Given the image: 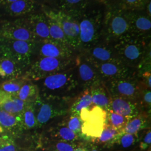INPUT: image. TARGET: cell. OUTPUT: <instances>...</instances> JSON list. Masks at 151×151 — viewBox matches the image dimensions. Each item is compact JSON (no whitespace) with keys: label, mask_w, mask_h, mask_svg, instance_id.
<instances>
[{"label":"cell","mask_w":151,"mask_h":151,"mask_svg":"<svg viewBox=\"0 0 151 151\" xmlns=\"http://www.w3.org/2000/svg\"><path fill=\"white\" fill-rule=\"evenodd\" d=\"M80 117L83 122L105 125L106 119V111L103 108L93 105L89 108L82 109Z\"/></svg>","instance_id":"cell-22"},{"label":"cell","mask_w":151,"mask_h":151,"mask_svg":"<svg viewBox=\"0 0 151 151\" xmlns=\"http://www.w3.org/2000/svg\"><path fill=\"white\" fill-rule=\"evenodd\" d=\"M69 115V116L65 118L60 123L65 125L81 138V127L83 122L81 120L80 115Z\"/></svg>","instance_id":"cell-37"},{"label":"cell","mask_w":151,"mask_h":151,"mask_svg":"<svg viewBox=\"0 0 151 151\" xmlns=\"http://www.w3.org/2000/svg\"><path fill=\"white\" fill-rule=\"evenodd\" d=\"M88 151H101L100 148L96 145H92L90 146V150H88Z\"/></svg>","instance_id":"cell-44"},{"label":"cell","mask_w":151,"mask_h":151,"mask_svg":"<svg viewBox=\"0 0 151 151\" xmlns=\"http://www.w3.org/2000/svg\"><path fill=\"white\" fill-rule=\"evenodd\" d=\"M16 97L25 103H34L39 97L38 85L32 81H27L22 87Z\"/></svg>","instance_id":"cell-28"},{"label":"cell","mask_w":151,"mask_h":151,"mask_svg":"<svg viewBox=\"0 0 151 151\" xmlns=\"http://www.w3.org/2000/svg\"><path fill=\"white\" fill-rule=\"evenodd\" d=\"M25 18L38 42L50 39L47 17L43 12L31 14Z\"/></svg>","instance_id":"cell-18"},{"label":"cell","mask_w":151,"mask_h":151,"mask_svg":"<svg viewBox=\"0 0 151 151\" xmlns=\"http://www.w3.org/2000/svg\"><path fill=\"white\" fill-rule=\"evenodd\" d=\"M122 132L105 124L101 135L99 138L93 139L92 142L102 145L104 147L110 148L114 145V141L117 136Z\"/></svg>","instance_id":"cell-27"},{"label":"cell","mask_w":151,"mask_h":151,"mask_svg":"<svg viewBox=\"0 0 151 151\" xmlns=\"http://www.w3.org/2000/svg\"><path fill=\"white\" fill-rule=\"evenodd\" d=\"M46 17L48 25L50 39L57 43L70 47L67 38L65 36V33L63 32L59 24L52 19L47 17Z\"/></svg>","instance_id":"cell-32"},{"label":"cell","mask_w":151,"mask_h":151,"mask_svg":"<svg viewBox=\"0 0 151 151\" xmlns=\"http://www.w3.org/2000/svg\"><path fill=\"white\" fill-rule=\"evenodd\" d=\"M0 38L7 39L38 42L26 18L15 21H4L0 27Z\"/></svg>","instance_id":"cell-10"},{"label":"cell","mask_w":151,"mask_h":151,"mask_svg":"<svg viewBox=\"0 0 151 151\" xmlns=\"http://www.w3.org/2000/svg\"><path fill=\"white\" fill-rule=\"evenodd\" d=\"M151 0L148 1V2L147 4L145 9V12L146 15L149 17L151 18Z\"/></svg>","instance_id":"cell-42"},{"label":"cell","mask_w":151,"mask_h":151,"mask_svg":"<svg viewBox=\"0 0 151 151\" xmlns=\"http://www.w3.org/2000/svg\"><path fill=\"white\" fill-rule=\"evenodd\" d=\"M45 16L59 24L64 32L68 44L75 52H79L80 48V29L78 20L70 15L55 9L42 6Z\"/></svg>","instance_id":"cell-8"},{"label":"cell","mask_w":151,"mask_h":151,"mask_svg":"<svg viewBox=\"0 0 151 151\" xmlns=\"http://www.w3.org/2000/svg\"><path fill=\"white\" fill-rule=\"evenodd\" d=\"M138 78L140 80L142 84L147 88L151 89V70L146 71L142 73Z\"/></svg>","instance_id":"cell-41"},{"label":"cell","mask_w":151,"mask_h":151,"mask_svg":"<svg viewBox=\"0 0 151 151\" xmlns=\"http://www.w3.org/2000/svg\"><path fill=\"white\" fill-rule=\"evenodd\" d=\"M46 144L44 148L54 151H75L79 147L82 146L77 142H69L50 139H48Z\"/></svg>","instance_id":"cell-34"},{"label":"cell","mask_w":151,"mask_h":151,"mask_svg":"<svg viewBox=\"0 0 151 151\" xmlns=\"http://www.w3.org/2000/svg\"><path fill=\"white\" fill-rule=\"evenodd\" d=\"M108 110L130 119L142 111L137 102L120 97H111Z\"/></svg>","instance_id":"cell-17"},{"label":"cell","mask_w":151,"mask_h":151,"mask_svg":"<svg viewBox=\"0 0 151 151\" xmlns=\"http://www.w3.org/2000/svg\"><path fill=\"white\" fill-rule=\"evenodd\" d=\"M151 38H145L132 33L128 34L113 44L119 60L124 65L137 69Z\"/></svg>","instance_id":"cell-4"},{"label":"cell","mask_w":151,"mask_h":151,"mask_svg":"<svg viewBox=\"0 0 151 151\" xmlns=\"http://www.w3.org/2000/svg\"></svg>","instance_id":"cell-52"},{"label":"cell","mask_w":151,"mask_h":151,"mask_svg":"<svg viewBox=\"0 0 151 151\" xmlns=\"http://www.w3.org/2000/svg\"><path fill=\"white\" fill-rule=\"evenodd\" d=\"M20 114L14 115L0 109V125L6 134L14 138L18 137L24 131Z\"/></svg>","instance_id":"cell-19"},{"label":"cell","mask_w":151,"mask_h":151,"mask_svg":"<svg viewBox=\"0 0 151 151\" xmlns=\"http://www.w3.org/2000/svg\"><path fill=\"white\" fill-rule=\"evenodd\" d=\"M27 104V103L12 96L0 106V109L12 115H18L22 113Z\"/></svg>","instance_id":"cell-31"},{"label":"cell","mask_w":151,"mask_h":151,"mask_svg":"<svg viewBox=\"0 0 151 151\" xmlns=\"http://www.w3.org/2000/svg\"><path fill=\"white\" fill-rule=\"evenodd\" d=\"M35 5L36 3L31 0H16L4 7L10 16H20L31 13L34 11Z\"/></svg>","instance_id":"cell-26"},{"label":"cell","mask_w":151,"mask_h":151,"mask_svg":"<svg viewBox=\"0 0 151 151\" xmlns=\"http://www.w3.org/2000/svg\"><path fill=\"white\" fill-rule=\"evenodd\" d=\"M37 43L0 38V53L1 56L14 60L24 70L32 63Z\"/></svg>","instance_id":"cell-6"},{"label":"cell","mask_w":151,"mask_h":151,"mask_svg":"<svg viewBox=\"0 0 151 151\" xmlns=\"http://www.w3.org/2000/svg\"><path fill=\"white\" fill-rule=\"evenodd\" d=\"M104 9L101 40L113 44L120 38L131 33L125 11L116 5L106 4Z\"/></svg>","instance_id":"cell-2"},{"label":"cell","mask_w":151,"mask_h":151,"mask_svg":"<svg viewBox=\"0 0 151 151\" xmlns=\"http://www.w3.org/2000/svg\"><path fill=\"white\" fill-rule=\"evenodd\" d=\"M43 151H52V150H48V149H46V148H44Z\"/></svg>","instance_id":"cell-48"},{"label":"cell","mask_w":151,"mask_h":151,"mask_svg":"<svg viewBox=\"0 0 151 151\" xmlns=\"http://www.w3.org/2000/svg\"><path fill=\"white\" fill-rule=\"evenodd\" d=\"M138 141V134H133L122 132L120 133L115 138L114 141V145H117L121 146L123 148H128L134 145Z\"/></svg>","instance_id":"cell-36"},{"label":"cell","mask_w":151,"mask_h":151,"mask_svg":"<svg viewBox=\"0 0 151 151\" xmlns=\"http://www.w3.org/2000/svg\"><path fill=\"white\" fill-rule=\"evenodd\" d=\"M31 1H32L34 2H35V3L37 4V2H38V1H39V0H31Z\"/></svg>","instance_id":"cell-49"},{"label":"cell","mask_w":151,"mask_h":151,"mask_svg":"<svg viewBox=\"0 0 151 151\" xmlns=\"http://www.w3.org/2000/svg\"><path fill=\"white\" fill-rule=\"evenodd\" d=\"M22 76L15 78L6 80L0 83V90L16 97L22 87L27 82Z\"/></svg>","instance_id":"cell-30"},{"label":"cell","mask_w":151,"mask_h":151,"mask_svg":"<svg viewBox=\"0 0 151 151\" xmlns=\"http://www.w3.org/2000/svg\"><path fill=\"white\" fill-rule=\"evenodd\" d=\"M150 0H118L116 5L126 11H143Z\"/></svg>","instance_id":"cell-35"},{"label":"cell","mask_w":151,"mask_h":151,"mask_svg":"<svg viewBox=\"0 0 151 151\" xmlns=\"http://www.w3.org/2000/svg\"><path fill=\"white\" fill-rule=\"evenodd\" d=\"M40 97L44 99H67L79 86L75 65L40 80Z\"/></svg>","instance_id":"cell-1"},{"label":"cell","mask_w":151,"mask_h":151,"mask_svg":"<svg viewBox=\"0 0 151 151\" xmlns=\"http://www.w3.org/2000/svg\"><path fill=\"white\" fill-rule=\"evenodd\" d=\"M92 65L97 70L99 77L103 82L126 78L137 73L135 69L129 67L121 62Z\"/></svg>","instance_id":"cell-12"},{"label":"cell","mask_w":151,"mask_h":151,"mask_svg":"<svg viewBox=\"0 0 151 151\" xmlns=\"http://www.w3.org/2000/svg\"><path fill=\"white\" fill-rule=\"evenodd\" d=\"M5 134H6L5 130H4V128L1 126V125H0V137H1V135Z\"/></svg>","instance_id":"cell-46"},{"label":"cell","mask_w":151,"mask_h":151,"mask_svg":"<svg viewBox=\"0 0 151 151\" xmlns=\"http://www.w3.org/2000/svg\"><path fill=\"white\" fill-rule=\"evenodd\" d=\"M92 0H54L55 9L77 19L93 3Z\"/></svg>","instance_id":"cell-16"},{"label":"cell","mask_w":151,"mask_h":151,"mask_svg":"<svg viewBox=\"0 0 151 151\" xmlns=\"http://www.w3.org/2000/svg\"><path fill=\"white\" fill-rule=\"evenodd\" d=\"M71 99H44L38 97L34 102L37 128H40L56 117L68 113Z\"/></svg>","instance_id":"cell-7"},{"label":"cell","mask_w":151,"mask_h":151,"mask_svg":"<svg viewBox=\"0 0 151 151\" xmlns=\"http://www.w3.org/2000/svg\"><path fill=\"white\" fill-rule=\"evenodd\" d=\"M0 151H20L14 138L8 134L0 137Z\"/></svg>","instance_id":"cell-39"},{"label":"cell","mask_w":151,"mask_h":151,"mask_svg":"<svg viewBox=\"0 0 151 151\" xmlns=\"http://www.w3.org/2000/svg\"><path fill=\"white\" fill-rule=\"evenodd\" d=\"M20 116L23 130H27L37 128L34 103H27L20 114Z\"/></svg>","instance_id":"cell-29"},{"label":"cell","mask_w":151,"mask_h":151,"mask_svg":"<svg viewBox=\"0 0 151 151\" xmlns=\"http://www.w3.org/2000/svg\"><path fill=\"white\" fill-rule=\"evenodd\" d=\"M125 11L130 32L145 38H151V18L143 11Z\"/></svg>","instance_id":"cell-15"},{"label":"cell","mask_w":151,"mask_h":151,"mask_svg":"<svg viewBox=\"0 0 151 151\" xmlns=\"http://www.w3.org/2000/svg\"><path fill=\"white\" fill-rule=\"evenodd\" d=\"M138 103L142 111L151 114V89H149L144 86H143L138 100Z\"/></svg>","instance_id":"cell-38"},{"label":"cell","mask_w":151,"mask_h":151,"mask_svg":"<svg viewBox=\"0 0 151 151\" xmlns=\"http://www.w3.org/2000/svg\"><path fill=\"white\" fill-rule=\"evenodd\" d=\"M16 0H0V6H5Z\"/></svg>","instance_id":"cell-43"},{"label":"cell","mask_w":151,"mask_h":151,"mask_svg":"<svg viewBox=\"0 0 151 151\" xmlns=\"http://www.w3.org/2000/svg\"><path fill=\"white\" fill-rule=\"evenodd\" d=\"M39 57H51L69 59L75 57V52L69 46L57 43L52 40H44L36 44Z\"/></svg>","instance_id":"cell-14"},{"label":"cell","mask_w":151,"mask_h":151,"mask_svg":"<svg viewBox=\"0 0 151 151\" xmlns=\"http://www.w3.org/2000/svg\"><path fill=\"white\" fill-rule=\"evenodd\" d=\"M92 103L107 111L111 100V97L106 87L103 82H100L90 88Z\"/></svg>","instance_id":"cell-20"},{"label":"cell","mask_w":151,"mask_h":151,"mask_svg":"<svg viewBox=\"0 0 151 151\" xmlns=\"http://www.w3.org/2000/svg\"><path fill=\"white\" fill-rule=\"evenodd\" d=\"M75 151H88V149L82 145L80 147H79Z\"/></svg>","instance_id":"cell-45"},{"label":"cell","mask_w":151,"mask_h":151,"mask_svg":"<svg viewBox=\"0 0 151 151\" xmlns=\"http://www.w3.org/2000/svg\"><path fill=\"white\" fill-rule=\"evenodd\" d=\"M92 105L90 90V88L85 89L70 100L68 114L80 115L82 109L89 108Z\"/></svg>","instance_id":"cell-25"},{"label":"cell","mask_w":151,"mask_h":151,"mask_svg":"<svg viewBox=\"0 0 151 151\" xmlns=\"http://www.w3.org/2000/svg\"><path fill=\"white\" fill-rule=\"evenodd\" d=\"M151 131L150 128L147 130V132L140 141L139 147L141 150L145 151L148 148H151Z\"/></svg>","instance_id":"cell-40"},{"label":"cell","mask_w":151,"mask_h":151,"mask_svg":"<svg viewBox=\"0 0 151 151\" xmlns=\"http://www.w3.org/2000/svg\"><path fill=\"white\" fill-rule=\"evenodd\" d=\"M106 1V4L108 3V0H105Z\"/></svg>","instance_id":"cell-50"},{"label":"cell","mask_w":151,"mask_h":151,"mask_svg":"<svg viewBox=\"0 0 151 151\" xmlns=\"http://www.w3.org/2000/svg\"><path fill=\"white\" fill-rule=\"evenodd\" d=\"M111 97H120L136 101L140 95L143 85L137 73L129 77L103 82Z\"/></svg>","instance_id":"cell-9"},{"label":"cell","mask_w":151,"mask_h":151,"mask_svg":"<svg viewBox=\"0 0 151 151\" xmlns=\"http://www.w3.org/2000/svg\"><path fill=\"white\" fill-rule=\"evenodd\" d=\"M75 67L79 86L83 90L90 88L101 82L93 65L80 53L76 57Z\"/></svg>","instance_id":"cell-13"},{"label":"cell","mask_w":151,"mask_h":151,"mask_svg":"<svg viewBox=\"0 0 151 151\" xmlns=\"http://www.w3.org/2000/svg\"><path fill=\"white\" fill-rule=\"evenodd\" d=\"M150 114L140 111L137 116L130 119L123 130V133L138 134L140 130L150 128Z\"/></svg>","instance_id":"cell-21"},{"label":"cell","mask_w":151,"mask_h":151,"mask_svg":"<svg viewBox=\"0 0 151 151\" xmlns=\"http://www.w3.org/2000/svg\"><path fill=\"white\" fill-rule=\"evenodd\" d=\"M130 119L115 113L110 110L106 111V119L105 124L114 129L123 132Z\"/></svg>","instance_id":"cell-33"},{"label":"cell","mask_w":151,"mask_h":151,"mask_svg":"<svg viewBox=\"0 0 151 151\" xmlns=\"http://www.w3.org/2000/svg\"><path fill=\"white\" fill-rule=\"evenodd\" d=\"M48 133L49 136L48 139L50 140L76 142L81 139L79 135L60 123L55 127L49 128Z\"/></svg>","instance_id":"cell-23"},{"label":"cell","mask_w":151,"mask_h":151,"mask_svg":"<svg viewBox=\"0 0 151 151\" xmlns=\"http://www.w3.org/2000/svg\"><path fill=\"white\" fill-rule=\"evenodd\" d=\"M76 57L69 59L39 57L31 63L22 76L29 81H39L49 76L67 70L75 66Z\"/></svg>","instance_id":"cell-5"},{"label":"cell","mask_w":151,"mask_h":151,"mask_svg":"<svg viewBox=\"0 0 151 151\" xmlns=\"http://www.w3.org/2000/svg\"><path fill=\"white\" fill-rule=\"evenodd\" d=\"M24 70L14 60L3 56L0 57V78L10 80L23 75Z\"/></svg>","instance_id":"cell-24"},{"label":"cell","mask_w":151,"mask_h":151,"mask_svg":"<svg viewBox=\"0 0 151 151\" xmlns=\"http://www.w3.org/2000/svg\"><path fill=\"white\" fill-rule=\"evenodd\" d=\"M79 53L91 64L121 62L113 45L101 40L88 48L81 50Z\"/></svg>","instance_id":"cell-11"},{"label":"cell","mask_w":151,"mask_h":151,"mask_svg":"<svg viewBox=\"0 0 151 151\" xmlns=\"http://www.w3.org/2000/svg\"></svg>","instance_id":"cell-51"},{"label":"cell","mask_w":151,"mask_h":151,"mask_svg":"<svg viewBox=\"0 0 151 151\" xmlns=\"http://www.w3.org/2000/svg\"><path fill=\"white\" fill-rule=\"evenodd\" d=\"M93 1H95L96 2H98L99 4H106V2L105 0H92Z\"/></svg>","instance_id":"cell-47"},{"label":"cell","mask_w":151,"mask_h":151,"mask_svg":"<svg viewBox=\"0 0 151 151\" xmlns=\"http://www.w3.org/2000/svg\"><path fill=\"white\" fill-rule=\"evenodd\" d=\"M104 9L91 6L77 18L80 29V48L78 52L101 40Z\"/></svg>","instance_id":"cell-3"}]
</instances>
